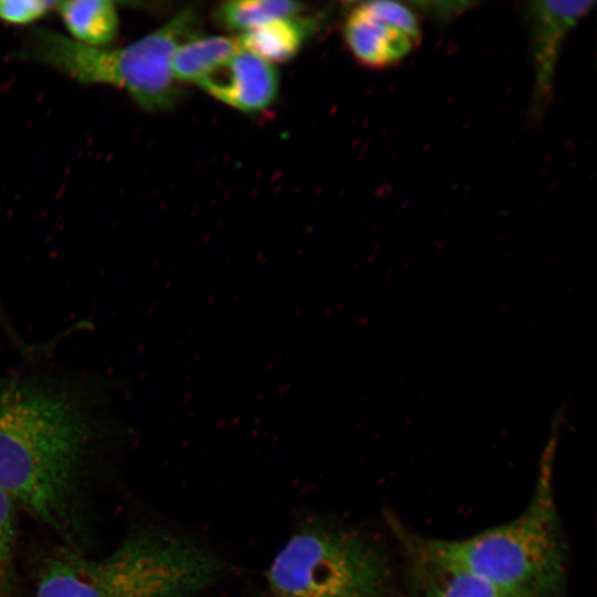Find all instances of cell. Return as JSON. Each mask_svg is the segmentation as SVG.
<instances>
[{
  "label": "cell",
  "mask_w": 597,
  "mask_h": 597,
  "mask_svg": "<svg viewBox=\"0 0 597 597\" xmlns=\"http://www.w3.org/2000/svg\"><path fill=\"white\" fill-rule=\"evenodd\" d=\"M103 433L97 411L74 389L0 378V490L77 551L84 486Z\"/></svg>",
  "instance_id": "1"
},
{
  "label": "cell",
  "mask_w": 597,
  "mask_h": 597,
  "mask_svg": "<svg viewBox=\"0 0 597 597\" xmlns=\"http://www.w3.org/2000/svg\"><path fill=\"white\" fill-rule=\"evenodd\" d=\"M59 13L71 39L87 46L105 48L118 32L119 17L109 0L57 1Z\"/></svg>",
  "instance_id": "10"
},
{
  "label": "cell",
  "mask_w": 597,
  "mask_h": 597,
  "mask_svg": "<svg viewBox=\"0 0 597 597\" xmlns=\"http://www.w3.org/2000/svg\"><path fill=\"white\" fill-rule=\"evenodd\" d=\"M266 597H271V596L269 595V596H266Z\"/></svg>",
  "instance_id": "16"
},
{
  "label": "cell",
  "mask_w": 597,
  "mask_h": 597,
  "mask_svg": "<svg viewBox=\"0 0 597 597\" xmlns=\"http://www.w3.org/2000/svg\"><path fill=\"white\" fill-rule=\"evenodd\" d=\"M199 18L191 8L121 48H93L52 30L34 29L19 55L45 64L82 84H102L126 92L147 112H163L178 101L171 72L176 50L198 35Z\"/></svg>",
  "instance_id": "4"
},
{
  "label": "cell",
  "mask_w": 597,
  "mask_h": 597,
  "mask_svg": "<svg viewBox=\"0 0 597 597\" xmlns=\"http://www.w3.org/2000/svg\"><path fill=\"white\" fill-rule=\"evenodd\" d=\"M553 442L543 454L532 498L516 517L464 538L420 535L423 545L516 597H561L566 557L553 485Z\"/></svg>",
  "instance_id": "3"
},
{
  "label": "cell",
  "mask_w": 597,
  "mask_h": 597,
  "mask_svg": "<svg viewBox=\"0 0 597 597\" xmlns=\"http://www.w3.org/2000/svg\"><path fill=\"white\" fill-rule=\"evenodd\" d=\"M17 505L0 490V597L18 596Z\"/></svg>",
  "instance_id": "14"
},
{
  "label": "cell",
  "mask_w": 597,
  "mask_h": 597,
  "mask_svg": "<svg viewBox=\"0 0 597 597\" xmlns=\"http://www.w3.org/2000/svg\"><path fill=\"white\" fill-rule=\"evenodd\" d=\"M407 561L416 597H516L491 582L428 549L419 534L389 520Z\"/></svg>",
  "instance_id": "8"
},
{
  "label": "cell",
  "mask_w": 597,
  "mask_h": 597,
  "mask_svg": "<svg viewBox=\"0 0 597 597\" xmlns=\"http://www.w3.org/2000/svg\"><path fill=\"white\" fill-rule=\"evenodd\" d=\"M312 27L297 17L274 20L243 32L238 42L242 50L270 64L284 63L298 53Z\"/></svg>",
  "instance_id": "11"
},
{
  "label": "cell",
  "mask_w": 597,
  "mask_h": 597,
  "mask_svg": "<svg viewBox=\"0 0 597 597\" xmlns=\"http://www.w3.org/2000/svg\"><path fill=\"white\" fill-rule=\"evenodd\" d=\"M57 1L0 0V21L13 25L32 24L55 10Z\"/></svg>",
  "instance_id": "15"
},
{
  "label": "cell",
  "mask_w": 597,
  "mask_h": 597,
  "mask_svg": "<svg viewBox=\"0 0 597 597\" xmlns=\"http://www.w3.org/2000/svg\"><path fill=\"white\" fill-rule=\"evenodd\" d=\"M198 85L233 108L259 113L275 101L279 77L272 64L240 49Z\"/></svg>",
  "instance_id": "9"
},
{
  "label": "cell",
  "mask_w": 597,
  "mask_h": 597,
  "mask_svg": "<svg viewBox=\"0 0 597 597\" xmlns=\"http://www.w3.org/2000/svg\"><path fill=\"white\" fill-rule=\"evenodd\" d=\"M343 35L359 64L384 71L401 64L419 48L422 28L415 9L406 3L374 0L349 10Z\"/></svg>",
  "instance_id": "6"
},
{
  "label": "cell",
  "mask_w": 597,
  "mask_h": 597,
  "mask_svg": "<svg viewBox=\"0 0 597 597\" xmlns=\"http://www.w3.org/2000/svg\"><path fill=\"white\" fill-rule=\"evenodd\" d=\"M226 570L224 561L199 543L143 528L100 558L66 545L52 549L40 561L35 597H196Z\"/></svg>",
  "instance_id": "2"
},
{
  "label": "cell",
  "mask_w": 597,
  "mask_h": 597,
  "mask_svg": "<svg viewBox=\"0 0 597 597\" xmlns=\"http://www.w3.org/2000/svg\"><path fill=\"white\" fill-rule=\"evenodd\" d=\"M240 49L238 40L232 38L197 35L182 43L174 53L171 60L174 78L198 85Z\"/></svg>",
  "instance_id": "12"
},
{
  "label": "cell",
  "mask_w": 597,
  "mask_h": 597,
  "mask_svg": "<svg viewBox=\"0 0 597 597\" xmlns=\"http://www.w3.org/2000/svg\"><path fill=\"white\" fill-rule=\"evenodd\" d=\"M304 10L298 2L284 0H241L220 4L214 12L219 25L247 32L268 22L297 17Z\"/></svg>",
  "instance_id": "13"
},
{
  "label": "cell",
  "mask_w": 597,
  "mask_h": 597,
  "mask_svg": "<svg viewBox=\"0 0 597 597\" xmlns=\"http://www.w3.org/2000/svg\"><path fill=\"white\" fill-rule=\"evenodd\" d=\"M595 1H532L523 8L534 73L532 109L542 116L553 97L555 74L569 33L594 9Z\"/></svg>",
  "instance_id": "7"
},
{
  "label": "cell",
  "mask_w": 597,
  "mask_h": 597,
  "mask_svg": "<svg viewBox=\"0 0 597 597\" xmlns=\"http://www.w3.org/2000/svg\"><path fill=\"white\" fill-rule=\"evenodd\" d=\"M271 597H389L385 557L365 537L341 526L311 523L294 532L268 574Z\"/></svg>",
  "instance_id": "5"
}]
</instances>
